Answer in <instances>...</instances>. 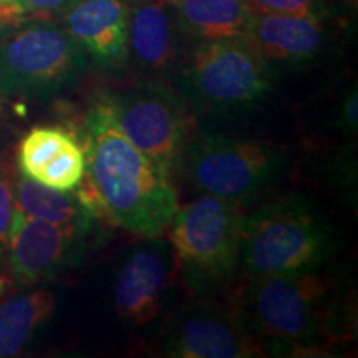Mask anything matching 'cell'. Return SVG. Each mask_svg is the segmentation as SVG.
<instances>
[{
    "instance_id": "9a60e30c",
    "label": "cell",
    "mask_w": 358,
    "mask_h": 358,
    "mask_svg": "<svg viewBox=\"0 0 358 358\" xmlns=\"http://www.w3.org/2000/svg\"><path fill=\"white\" fill-rule=\"evenodd\" d=\"M179 34L189 40L211 42L243 37L252 13L244 0H164Z\"/></svg>"
},
{
    "instance_id": "5bb4252c",
    "label": "cell",
    "mask_w": 358,
    "mask_h": 358,
    "mask_svg": "<svg viewBox=\"0 0 358 358\" xmlns=\"http://www.w3.org/2000/svg\"><path fill=\"white\" fill-rule=\"evenodd\" d=\"M179 35L164 0H143L129 10L128 60L145 73H166L178 60Z\"/></svg>"
},
{
    "instance_id": "7a4b0ae2",
    "label": "cell",
    "mask_w": 358,
    "mask_h": 358,
    "mask_svg": "<svg viewBox=\"0 0 358 358\" xmlns=\"http://www.w3.org/2000/svg\"><path fill=\"white\" fill-rule=\"evenodd\" d=\"M334 284L319 268L248 277L241 312L261 338L267 355L330 357L319 337L332 322Z\"/></svg>"
},
{
    "instance_id": "d6986e66",
    "label": "cell",
    "mask_w": 358,
    "mask_h": 358,
    "mask_svg": "<svg viewBox=\"0 0 358 358\" xmlns=\"http://www.w3.org/2000/svg\"><path fill=\"white\" fill-rule=\"evenodd\" d=\"M85 168H87V161H85L83 146H80L75 140L48 166L43 168L35 181L53 189L73 191L85 176Z\"/></svg>"
},
{
    "instance_id": "ba28073f",
    "label": "cell",
    "mask_w": 358,
    "mask_h": 358,
    "mask_svg": "<svg viewBox=\"0 0 358 358\" xmlns=\"http://www.w3.org/2000/svg\"><path fill=\"white\" fill-rule=\"evenodd\" d=\"M124 136L173 178L191 140V113L181 93L161 82H141L110 100Z\"/></svg>"
},
{
    "instance_id": "4fadbf2b",
    "label": "cell",
    "mask_w": 358,
    "mask_h": 358,
    "mask_svg": "<svg viewBox=\"0 0 358 358\" xmlns=\"http://www.w3.org/2000/svg\"><path fill=\"white\" fill-rule=\"evenodd\" d=\"M243 38L268 65L308 64L325 45L320 19L280 13H252Z\"/></svg>"
},
{
    "instance_id": "277c9868",
    "label": "cell",
    "mask_w": 358,
    "mask_h": 358,
    "mask_svg": "<svg viewBox=\"0 0 358 358\" xmlns=\"http://www.w3.org/2000/svg\"><path fill=\"white\" fill-rule=\"evenodd\" d=\"M243 219V206L211 194L178 206L166 234L176 271L198 299L222 292L239 274Z\"/></svg>"
},
{
    "instance_id": "8fae6325",
    "label": "cell",
    "mask_w": 358,
    "mask_h": 358,
    "mask_svg": "<svg viewBox=\"0 0 358 358\" xmlns=\"http://www.w3.org/2000/svg\"><path fill=\"white\" fill-rule=\"evenodd\" d=\"M176 272L169 241L150 237L124 257L113 284L118 315L133 325H145L159 315Z\"/></svg>"
},
{
    "instance_id": "d4e9b609",
    "label": "cell",
    "mask_w": 358,
    "mask_h": 358,
    "mask_svg": "<svg viewBox=\"0 0 358 358\" xmlns=\"http://www.w3.org/2000/svg\"><path fill=\"white\" fill-rule=\"evenodd\" d=\"M343 2H345L348 7H352V8H357V3H358V0H343Z\"/></svg>"
},
{
    "instance_id": "603a6c76",
    "label": "cell",
    "mask_w": 358,
    "mask_h": 358,
    "mask_svg": "<svg viewBox=\"0 0 358 358\" xmlns=\"http://www.w3.org/2000/svg\"><path fill=\"white\" fill-rule=\"evenodd\" d=\"M357 103H358L357 88L353 87L350 92L342 98V103H340V110H338L340 124H342L347 131H353V133L357 131V113H358Z\"/></svg>"
},
{
    "instance_id": "cb8c5ba5",
    "label": "cell",
    "mask_w": 358,
    "mask_h": 358,
    "mask_svg": "<svg viewBox=\"0 0 358 358\" xmlns=\"http://www.w3.org/2000/svg\"><path fill=\"white\" fill-rule=\"evenodd\" d=\"M7 284H12V280L7 279V277L0 275V297H2L3 292H6V285Z\"/></svg>"
},
{
    "instance_id": "4316f807",
    "label": "cell",
    "mask_w": 358,
    "mask_h": 358,
    "mask_svg": "<svg viewBox=\"0 0 358 358\" xmlns=\"http://www.w3.org/2000/svg\"><path fill=\"white\" fill-rule=\"evenodd\" d=\"M136 2H143V0H136Z\"/></svg>"
},
{
    "instance_id": "52a82bcc",
    "label": "cell",
    "mask_w": 358,
    "mask_h": 358,
    "mask_svg": "<svg viewBox=\"0 0 358 358\" xmlns=\"http://www.w3.org/2000/svg\"><path fill=\"white\" fill-rule=\"evenodd\" d=\"M272 69L243 37L198 42L181 69V96L191 106L234 113L266 100Z\"/></svg>"
},
{
    "instance_id": "7402d4cb",
    "label": "cell",
    "mask_w": 358,
    "mask_h": 358,
    "mask_svg": "<svg viewBox=\"0 0 358 358\" xmlns=\"http://www.w3.org/2000/svg\"><path fill=\"white\" fill-rule=\"evenodd\" d=\"M13 214V187L12 178L0 164V271L6 267L8 243H10V226Z\"/></svg>"
},
{
    "instance_id": "7c38bea8",
    "label": "cell",
    "mask_w": 358,
    "mask_h": 358,
    "mask_svg": "<svg viewBox=\"0 0 358 358\" xmlns=\"http://www.w3.org/2000/svg\"><path fill=\"white\" fill-rule=\"evenodd\" d=\"M129 10L124 0H80L62 17V25L88 58L111 69L128 60Z\"/></svg>"
},
{
    "instance_id": "ac0fdd59",
    "label": "cell",
    "mask_w": 358,
    "mask_h": 358,
    "mask_svg": "<svg viewBox=\"0 0 358 358\" xmlns=\"http://www.w3.org/2000/svg\"><path fill=\"white\" fill-rule=\"evenodd\" d=\"M73 141L75 138L64 128L37 127L30 129L20 141L17 155L20 173L37 179L43 168L48 166Z\"/></svg>"
},
{
    "instance_id": "ffe728a7",
    "label": "cell",
    "mask_w": 358,
    "mask_h": 358,
    "mask_svg": "<svg viewBox=\"0 0 358 358\" xmlns=\"http://www.w3.org/2000/svg\"><path fill=\"white\" fill-rule=\"evenodd\" d=\"M80 0H10L0 10V25L20 20H53L64 17Z\"/></svg>"
},
{
    "instance_id": "8992f818",
    "label": "cell",
    "mask_w": 358,
    "mask_h": 358,
    "mask_svg": "<svg viewBox=\"0 0 358 358\" xmlns=\"http://www.w3.org/2000/svg\"><path fill=\"white\" fill-rule=\"evenodd\" d=\"M179 169L203 194L244 206L279 185L289 169L284 150L226 134L191 138Z\"/></svg>"
},
{
    "instance_id": "2e32d148",
    "label": "cell",
    "mask_w": 358,
    "mask_h": 358,
    "mask_svg": "<svg viewBox=\"0 0 358 358\" xmlns=\"http://www.w3.org/2000/svg\"><path fill=\"white\" fill-rule=\"evenodd\" d=\"M52 290L35 289L0 301V358L20 355L55 312Z\"/></svg>"
},
{
    "instance_id": "9c48e42d",
    "label": "cell",
    "mask_w": 358,
    "mask_h": 358,
    "mask_svg": "<svg viewBox=\"0 0 358 358\" xmlns=\"http://www.w3.org/2000/svg\"><path fill=\"white\" fill-rule=\"evenodd\" d=\"M161 353L173 358L267 357L241 308L198 302L176 308L159 337Z\"/></svg>"
},
{
    "instance_id": "6da1fadb",
    "label": "cell",
    "mask_w": 358,
    "mask_h": 358,
    "mask_svg": "<svg viewBox=\"0 0 358 358\" xmlns=\"http://www.w3.org/2000/svg\"><path fill=\"white\" fill-rule=\"evenodd\" d=\"M85 176L75 192L96 217L143 239L166 234L179 199L171 176L124 136L110 100L85 120Z\"/></svg>"
},
{
    "instance_id": "30bf717a",
    "label": "cell",
    "mask_w": 358,
    "mask_h": 358,
    "mask_svg": "<svg viewBox=\"0 0 358 358\" xmlns=\"http://www.w3.org/2000/svg\"><path fill=\"white\" fill-rule=\"evenodd\" d=\"M75 226H62L27 217L13 206L7 264L8 279L20 285H35L60 274L77 256L80 237Z\"/></svg>"
},
{
    "instance_id": "5b68a950",
    "label": "cell",
    "mask_w": 358,
    "mask_h": 358,
    "mask_svg": "<svg viewBox=\"0 0 358 358\" xmlns=\"http://www.w3.org/2000/svg\"><path fill=\"white\" fill-rule=\"evenodd\" d=\"M83 47L53 20L0 25V95L48 100L73 88L88 69Z\"/></svg>"
},
{
    "instance_id": "44dd1931",
    "label": "cell",
    "mask_w": 358,
    "mask_h": 358,
    "mask_svg": "<svg viewBox=\"0 0 358 358\" xmlns=\"http://www.w3.org/2000/svg\"><path fill=\"white\" fill-rule=\"evenodd\" d=\"M244 3L250 13H280L308 19H322L325 10L322 0H244Z\"/></svg>"
},
{
    "instance_id": "3957f363",
    "label": "cell",
    "mask_w": 358,
    "mask_h": 358,
    "mask_svg": "<svg viewBox=\"0 0 358 358\" xmlns=\"http://www.w3.org/2000/svg\"><path fill=\"white\" fill-rule=\"evenodd\" d=\"M335 232L312 201L290 196L244 214L239 274H290L319 268L335 250Z\"/></svg>"
},
{
    "instance_id": "484cf974",
    "label": "cell",
    "mask_w": 358,
    "mask_h": 358,
    "mask_svg": "<svg viewBox=\"0 0 358 358\" xmlns=\"http://www.w3.org/2000/svg\"><path fill=\"white\" fill-rule=\"evenodd\" d=\"M8 2H10V0H0V10H2V8H3V7H6Z\"/></svg>"
},
{
    "instance_id": "e0dca14e",
    "label": "cell",
    "mask_w": 358,
    "mask_h": 358,
    "mask_svg": "<svg viewBox=\"0 0 358 358\" xmlns=\"http://www.w3.org/2000/svg\"><path fill=\"white\" fill-rule=\"evenodd\" d=\"M12 187L13 206L27 217L62 226H75L83 231H88L90 224L96 219L82 203L77 192H73L75 189H53L22 173L12 179Z\"/></svg>"
}]
</instances>
